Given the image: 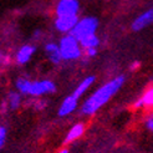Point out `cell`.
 Segmentation results:
<instances>
[{
    "instance_id": "21",
    "label": "cell",
    "mask_w": 153,
    "mask_h": 153,
    "mask_svg": "<svg viewBox=\"0 0 153 153\" xmlns=\"http://www.w3.org/2000/svg\"><path fill=\"white\" fill-rule=\"evenodd\" d=\"M59 153H68V152H67V151H66V149H62V151H60V152H59Z\"/></svg>"
},
{
    "instance_id": "18",
    "label": "cell",
    "mask_w": 153,
    "mask_h": 153,
    "mask_svg": "<svg viewBox=\"0 0 153 153\" xmlns=\"http://www.w3.org/2000/svg\"><path fill=\"white\" fill-rule=\"evenodd\" d=\"M5 137H6V129L5 127L0 126V148L3 147V144L5 142Z\"/></svg>"
},
{
    "instance_id": "5",
    "label": "cell",
    "mask_w": 153,
    "mask_h": 153,
    "mask_svg": "<svg viewBox=\"0 0 153 153\" xmlns=\"http://www.w3.org/2000/svg\"><path fill=\"white\" fill-rule=\"evenodd\" d=\"M80 4L77 0H60L56 13L57 16H68V15H77Z\"/></svg>"
},
{
    "instance_id": "6",
    "label": "cell",
    "mask_w": 153,
    "mask_h": 153,
    "mask_svg": "<svg viewBox=\"0 0 153 153\" xmlns=\"http://www.w3.org/2000/svg\"><path fill=\"white\" fill-rule=\"evenodd\" d=\"M79 18L77 15H68V16H59L55 21V26L61 33H70L77 25Z\"/></svg>"
},
{
    "instance_id": "4",
    "label": "cell",
    "mask_w": 153,
    "mask_h": 153,
    "mask_svg": "<svg viewBox=\"0 0 153 153\" xmlns=\"http://www.w3.org/2000/svg\"><path fill=\"white\" fill-rule=\"evenodd\" d=\"M56 91V86L52 81L49 80H42V81H34L31 82V86H30L29 94L31 96H41L44 94H52Z\"/></svg>"
},
{
    "instance_id": "12",
    "label": "cell",
    "mask_w": 153,
    "mask_h": 153,
    "mask_svg": "<svg viewBox=\"0 0 153 153\" xmlns=\"http://www.w3.org/2000/svg\"><path fill=\"white\" fill-rule=\"evenodd\" d=\"M95 76H88V77H86L85 80H83L81 83H80V85L77 86V88H76L75 91H74V96L76 97V98H80L83 94H85L86 92V91L91 87V85H92V83L95 82Z\"/></svg>"
},
{
    "instance_id": "17",
    "label": "cell",
    "mask_w": 153,
    "mask_h": 153,
    "mask_svg": "<svg viewBox=\"0 0 153 153\" xmlns=\"http://www.w3.org/2000/svg\"><path fill=\"white\" fill-rule=\"evenodd\" d=\"M144 126H146V128L148 129V131L153 132V113L149 114V116L146 118V121H144Z\"/></svg>"
},
{
    "instance_id": "20",
    "label": "cell",
    "mask_w": 153,
    "mask_h": 153,
    "mask_svg": "<svg viewBox=\"0 0 153 153\" xmlns=\"http://www.w3.org/2000/svg\"><path fill=\"white\" fill-rule=\"evenodd\" d=\"M140 61H133V62L131 64V66H129V70L131 71H134V70H137V68L140 67Z\"/></svg>"
},
{
    "instance_id": "2",
    "label": "cell",
    "mask_w": 153,
    "mask_h": 153,
    "mask_svg": "<svg viewBox=\"0 0 153 153\" xmlns=\"http://www.w3.org/2000/svg\"><path fill=\"white\" fill-rule=\"evenodd\" d=\"M97 26H98V20L96 18H85L77 22V25L70 31V35H72L76 40L81 41L87 36L94 35Z\"/></svg>"
},
{
    "instance_id": "10",
    "label": "cell",
    "mask_w": 153,
    "mask_h": 153,
    "mask_svg": "<svg viewBox=\"0 0 153 153\" xmlns=\"http://www.w3.org/2000/svg\"><path fill=\"white\" fill-rule=\"evenodd\" d=\"M45 50H46V53H48L50 61H51V62H53V64H59L61 61V59H62L60 46H57L56 44H53V42L48 44L46 48H45Z\"/></svg>"
},
{
    "instance_id": "1",
    "label": "cell",
    "mask_w": 153,
    "mask_h": 153,
    "mask_svg": "<svg viewBox=\"0 0 153 153\" xmlns=\"http://www.w3.org/2000/svg\"><path fill=\"white\" fill-rule=\"evenodd\" d=\"M126 81V77L123 75H120L117 77L112 79L111 81L106 82L105 85H102L100 88H97L95 92L91 95L85 103L81 107V112L83 114H94L98 110L103 107L111 98L116 95L120 88L123 86V83Z\"/></svg>"
},
{
    "instance_id": "9",
    "label": "cell",
    "mask_w": 153,
    "mask_h": 153,
    "mask_svg": "<svg viewBox=\"0 0 153 153\" xmlns=\"http://www.w3.org/2000/svg\"><path fill=\"white\" fill-rule=\"evenodd\" d=\"M34 52H35V46H33V45H25V46H22L16 53L18 64H20V65L26 64L30 60V57L33 56Z\"/></svg>"
},
{
    "instance_id": "8",
    "label": "cell",
    "mask_w": 153,
    "mask_h": 153,
    "mask_svg": "<svg viewBox=\"0 0 153 153\" xmlns=\"http://www.w3.org/2000/svg\"><path fill=\"white\" fill-rule=\"evenodd\" d=\"M77 100L79 98H76L74 95L66 97L59 108V116H67V114L74 112L77 107Z\"/></svg>"
},
{
    "instance_id": "13",
    "label": "cell",
    "mask_w": 153,
    "mask_h": 153,
    "mask_svg": "<svg viewBox=\"0 0 153 153\" xmlns=\"http://www.w3.org/2000/svg\"><path fill=\"white\" fill-rule=\"evenodd\" d=\"M80 44L85 50L86 49H91V48H97L98 44H100V39H98V37L94 34V35H90V36L85 37V39H82L80 41Z\"/></svg>"
},
{
    "instance_id": "15",
    "label": "cell",
    "mask_w": 153,
    "mask_h": 153,
    "mask_svg": "<svg viewBox=\"0 0 153 153\" xmlns=\"http://www.w3.org/2000/svg\"><path fill=\"white\" fill-rule=\"evenodd\" d=\"M142 101L144 107H153V86L147 88L142 95Z\"/></svg>"
},
{
    "instance_id": "11",
    "label": "cell",
    "mask_w": 153,
    "mask_h": 153,
    "mask_svg": "<svg viewBox=\"0 0 153 153\" xmlns=\"http://www.w3.org/2000/svg\"><path fill=\"white\" fill-rule=\"evenodd\" d=\"M83 132H85V126H83V123H77L71 127V129L68 131L66 138H65V143H70L75 140L80 138V137L83 134Z\"/></svg>"
},
{
    "instance_id": "19",
    "label": "cell",
    "mask_w": 153,
    "mask_h": 153,
    "mask_svg": "<svg viewBox=\"0 0 153 153\" xmlns=\"http://www.w3.org/2000/svg\"><path fill=\"white\" fill-rule=\"evenodd\" d=\"M97 53V49L96 48H91V49H86V56L87 57H94Z\"/></svg>"
},
{
    "instance_id": "16",
    "label": "cell",
    "mask_w": 153,
    "mask_h": 153,
    "mask_svg": "<svg viewBox=\"0 0 153 153\" xmlns=\"http://www.w3.org/2000/svg\"><path fill=\"white\" fill-rule=\"evenodd\" d=\"M7 100H9V107L11 110H16L18 107L20 106V102H21V97L18 92H10L9 94V97H7Z\"/></svg>"
},
{
    "instance_id": "3",
    "label": "cell",
    "mask_w": 153,
    "mask_h": 153,
    "mask_svg": "<svg viewBox=\"0 0 153 153\" xmlns=\"http://www.w3.org/2000/svg\"><path fill=\"white\" fill-rule=\"evenodd\" d=\"M60 50L62 59L65 60H76L81 56V49L79 40H76L72 35L62 37L60 41Z\"/></svg>"
},
{
    "instance_id": "7",
    "label": "cell",
    "mask_w": 153,
    "mask_h": 153,
    "mask_svg": "<svg viewBox=\"0 0 153 153\" xmlns=\"http://www.w3.org/2000/svg\"><path fill=\"white\" fill-rule=\"evenodd\" d=\"M151 24H153V7L142 13L140 16L134 19V21L132 22V30L133 31H141L142 29L149 26Z\"/></svg>"
},
{
    "instance_id": "14",
    "label": "cell",
    "mask_w": 153,
    "mask_h": 153,
    "mask_svg": "<svg viewBox=\"0 0 153 153\" xmlns=\"http://www.w3.org/2000/svg\"><path fill=\"white\" fill-rule=\"evenodd\" d=\"M30 86H31V81L27 80V79H24V77H20L18 81H16V87L18 90L20 91L21 94H29V90H30Z\"/></svg>"
}]
</instances>
